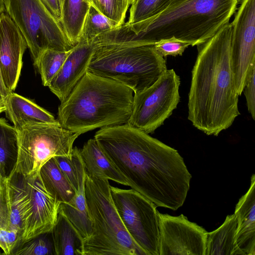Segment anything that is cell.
<instances>
[{
    "instance_id": "20",
    "label": "cell",
    "mask_w": 255,
    "mask_h": 255,
    "mask_svg": "<svg viewBox=\"0 0 255 255\" xmlns=\"http://www.w3.org/2000/svg\"><path fill=\"white\" fill-rule=\"evenodd\" d=\"M51 234L55 255H83V241L60 209Z\"/></svg>"
},
{
    "instance_id": "1",
    "label": "cell",
    "mask_w": 255,
    "mask_h": 255,
    "mask_svg": "<svg viewBox=\"0 0 255 255\" xmlns=\"http://www.w3.org/2000/svg\"><path fill=\"white\" fill-rule=\"evenodd\" d=\"M94 138L131 189L156 206L183 205L192 175L176 149L128 124L100 128Z\"/></svg>"
},
{
    "instance_id": "10",
    "label": "cell",
    "mask_w": 255,
    "mask_h": 255,
    "mask_svg": "<svg viewBox=\"0 0 255 255\" xmlns=\"http://www.w3.org/2000/svg\"><path fill=\"white\" fill-rule=\"evenodd\" d=\"M179 76L166 69L152 85L134 94L129 125L149 134L160 127L176 109L180 101Z\"/></svg>"
},
{
    "instance_id": "16",
    "label": "cell",
    "mask_w": 255,
    "mask_h": 255,
    "mask_svg": "<svg viewBox=\"0 0 255 255\" xmlns=\"http://www.w3.org/2000/svg\"><path fill=\"white\" fill-rule=\"evenodd\" d=\"M234 214L237 220L235 241L244 255H255V175L247 192L240 199Z\"/></svg>"
},
{
    "instance_id": "35",
    "label": "cell",
    "mask_w": 255,
    "mask_h": 255,
    "mask_svg": "<svg viewBox=\"0 0 255 255\" xmlns=\"http://www.w3.org/2000/svg\"><path fill=\"white\" fill-rule=\"evenodd\" d=\"M255 64L250 69L243 92L245 95L248 110L255 120Z\"/></svg>"
},
{
    "instance_id": "33",
    "label": "cell",
    "mask_w": 255,
    "mask_h": 255,
    "mask_svg": "<svg viewBox=\"0 0 255 255\" xmlns=\"http://www.w3.org/2000/svg\"><path fill=\"white\" fill-rule=\"evenodd\" d=\"M22 242V233L16 229L0 227V249L3 255H12Z\"/></svg>"
},
{
    "instance_id": "13",
    "label": "cell",
    "mask_w": 255,
    "mask_h": 255,
    "mask_svg": "<svg viewBox=\"0 0 255 255\" xmlns=\"http://www.w3.org/2000/svg\"><path fill=\"white\" fill-rule=\"evenodd\" d=\"M24 179L28 196L22 219V242L50 232L60 204L45 188L40 173Z\"/></svg>"
},
{
    "instance_id": "25",
    "label": "cell",
    "mask_w": 255,
    "mask_h": 255,
    "mask_svg": "<svg viewBox=\"0 0 255 255\" xmlns=\"http://www.w3.org/2000/svg\"><path fill=\"white\" fill-rule=\"evenodd\" d=\"M17 151V130L5 119L0 118V173L7 179L14 169Z\"/></svg>"
},
{
    "instance_id": "14",
    "label": "cell",
    "mask_w": 255,
    "mask_h": 255,
    "mask_svg": "<svg viewBox=\"0 0 255 255\" xmlns=\"http://www.w3.org/2000/svg\"><path fill=\"white\" fill-rule=\"evenodd\" d=\"M26 42L10 17L0 14V67L4 86L11 92L16 87Z\"/></svg>"
},
{
    "instance_id": "23",
    "label": "cell",
    "mask_w": 255,
    "mask_h": 255,
    "mask_svg": "<svg viewBox=\"0 0 255 255\" xmlns=\"http://www.w3.org/2000/svg\"><path fill=\"white\" fill-rule=\"evenodd\" d=\"M90 5L86 0H64L62 2L61 25L73 47L79 42Z\"/></svg>"
},
{
    "instance_id": "31",
    "label": "cell",
    "mask_w": 255,
    "mask_h": 255,
    "mask_svg": "<svg viewBox=\"0 0 255 255\" xmlns=\"http://www.w3.org/2000/svg\"><path fill=\"white\" fill-rule=\"evenodd\" d=\"M106 17L116 22L119 26L125 23L130 5L128 0H86Z\"/></svg>"
},
{
    "instance_id": "32",
    "label": "cell",
    "mask_w": 255,
    "mask_h": 255,
    "mask_svg": "<svg viewBox=\"0 0 255 255\" xmlns=\"http://www.w3.org/2000/svg\"><path fill=\"white\" fill-rule=\"evenodd\" d=\"M189 45V43L174 37L161 40L153 45L155 50L163 57L182 55Z\"/></svg>"
},
{
    "instance_id": "36",
    "label": "cell",
    "mask_w": 255,
    "mask_h": 255,
    "mask_svg": "<svg viewBox=\"0 0 255 255\" xmlns=\"http://www.w3.org/2000/svg\"><path fill=\"white\" fill-rule=\"evenodd\" d=\"M48 10L61 24L62 18L61 0H40Z\"/></svg>"
},
{
    "instance_id": "41",
    "label": "cell",
    "mask_w": 255,
    "mask_h": 255,
    "mask_svg": "<svg viewBox=\"0 0 255 255\" xmlns=\"http://www.w3.org/2000/svg\"><path fill=\"white\" fill-rule=\"evenodd\" d=\"M0 255H3V253H2V251L1 250V249H0Z\"/></svg>"
},
{
    "instance_id": "6",
    "label": "cell",
    "mask_w": 255,
    "mask_h": 255,
    "mask_svg": "<svg viewBox=\"0 0 255 255\" xmlns=\"http://www.w3.org/2000/svg\"><path fill=\"white\" fill-rule=\"evenodd\" d=\"M109 180L85 172L84 190L91 233L83 255H145L130 237L116 209Z\"/></svg>"
},
{
    "instance_id": "29",
    "label": "cell",
    "mask_w": 255,
    "mask_h": 255,
    "mask_svg": "<svg viewBox=\"0 0 255 255\" xmlns=\"http://www.w3.org/2000/svg\"><path fill=\"white\" fill-rule=\"evenodd\" d=\"M172 0H136L130 9L128 24L151 18L163 10Z\"/></svg>"
},
{
    "instance_id": "18",
    "label": "cell",
    "mask_w": 255,
    "mask_h": 255,
    "mask_svg": "<svg viewBox=\"0 0 255 255\" xmlns=\"http://www.w3.org/2000/svg\"><path fill=\"white\" fill-rule=\"evenodd\" d=\"M80 153L87 174L128 186L126 178L107 157L94 138L84 144Z\"/></svg>"
},
{
    "instance_id": "22",
    "label": "cell",
    "mask_w": 255,
    "mask_h": 255,
    "mask_svg": "<svg viewBox=\"0 0 255 255\" xmlns=\"http://www.w3.org/2000/svg\"><path fill=\"white\" fill-rule=\"evenodd\" d=\"M40 175L48 192L60 203L70 201L76 191L58 167L54 157L41 168Z\"/></svg>"
},
{
    "instance_id": "12",
    "label": "cell",
    "mask_w": 255,
    "mask_h": 255,
    "mask_svg": "<svg viewBox=\"0 0 255 255\" xmlns=\"http://www.w3.org/2000/svg\"><path fill=\"white\" fill-rule=\"evenodd\" d=\"M159 255H205L207 232L184 215L159 213Z\"/></svg>"
},
{
    "instance_id": "7",
    "label": "cell",
    "mask_w": 255,
    "mask_h": 255,
    "mask_svg": "<svg viewBox=\"0 0 255 255\" xmlns=\"http://www.w3.org/2000/svg\"><path fill=\"white\" fill-rule=\"evenodd\" d=\"M18 132V151L13 173L23 177L40 173L41 167L55 156H71L78 133L60 125L30 124Z\"/></svg>"
},
{
    "instance_id": "15",
    "label": "cell",
    "mask_w": 255,
    "mask_h": 255,
    "mask_svg": "<svg viewBox=\"0 0 255 255\" xmlns=\"http://www.w3.org/2000/svg\"><path fill=\"white\" fill-rule=\"evenodd\" d=\"M94 49L93 43L79 40L48 87L61 102L69 95L87 71Z\"/></svg>"
},
{
    "instance_id": "38",
    "label": "cell",
    "mask_w": 255,
    "mask_h": 255,
    "mask_svg": "<svg viewBox=\"0 0 255 255\" xmlns=\"http://www.w3.org/2000/svg\"><path fill=\"white\" fill-rule=\"evenodd\" d=\"M5 98L2 96L0 91V114L3 112H5Z\"/></svg>"
},
{
    "instance_id": "39",
    "label": "cell",
    "mask_w": 255,
    "mask_h": 255,
    "mask_svg": "<svg viewBox=\"0 0 255 255\" xmlns=\"http://www.w3.org/2000/svg\"><path fill=\"white\" fill-rule=\"evenodd\" d=\"M5 11L4 0H0V14Z\"/></svg>"
},
{
    "instance_id": "11",
    "label": "cell",
    "mask_w": 255,
    "mask_h": 255,
    "mask_svg": "<svg viewBox=\"0 0 255 255\" xmlns=\"http://www.w3.org/2000/svg\"><path fill=\"white\" fill-rule=\"evenodd\" d=\"M231 24V63L236 90L241 96L249 71L255 64V0H243Z\"/></svg>"
},
{
    "instance_id": "2",
    "label": "cell",
    "mask_w": 255,
    "mask_h": 255,
    "mask_svg": "<svg viewBox=\"0 0 255 255\" xmlns=\"http://www.w3.org/2000/svg\"><path fill=\"white\" fill-rule=\"evenodd\" d=\"M231 23L197 46L188 94V119L208 135L217 136L240 115L230 59Z\"/></svg>"
},
{
    "instance_id": "19",
    "label": "cell",
    "mask_w": 255,
    "mask_h": 255,
    "mask_svg": "<svg viewBox=\"0 0 255 255\" xmlns=\"http://www.w3.org/2000/svg\"><path fill=\"white\" fill-rule=\"evenodd\" d=\"M237 226L233 214L228 215L218 229L207 232L205 255H244L236 243Z\"/></svg>"
},
{
    "instance_id": "28",
    "label": "cell",
    "mask_w": 255,
    "mask_h": 255,
    "mask_svg": "<svg viewBox=\"0 0 255 255\" xmlns=\"http://www.w3.org/2000/svg\"><path fill=\"white\" fill-rule=\"evenodd\" d=\"M53 157L60 170L77 191L80 180L85 175L80 149L77 147H73L71 156H58Z\"/></svg>"
},
{
    "instance_id": "30",
    "label": "cell",
    "mask_w": 255,
    "mask_h": 255,
    "mask_svg": "<svg viewBox=\"0 0 255 255\" xmlns=\"http://www.w3.org/2000/svg\"><path fill=\"white\" fill-rule=\"evenodd\" d=\"M55 255L51 231L21 242L12 255Z\"/></svg>"
},
{
    "instance_id": "37",
    "label": "cell",
    "mask_w": 255,
    "mask_h": 255,
    "mask_svg": "<svg viewBox=\"0 0 255 255\" xmlns=\"http://www.w3.org/2000/svg\"><path fill=\"white\" fill-rule=\"evenodd\" d=\"M0 91L2 95V96L5 98L8 94H9L10 92H9L5 88L4 85L1 74L0 71Z\"/></svg>"
},
{
    "instance_id": "5",
    "label": "cell",
    "mask_w": 255,
    "mask_h": 255,
    "mask_svg": "<svg viewBox=\"0 0 255 255\" xmlns=\"http://www.w3.org/2000/svg\"><path fill=\"white\" fill-rule=\"evenodd\" d=\"M93 44L87 71L122 84L134 94L152 85L167 69L152 45Z\"/></svg>"
},
{
    "instance_id": "3",
    "label": "cell",
    "mask_w": 255,
    "mask_h": 255,
    "mask_svg": "<svg viewBox=\"0 0 255 255\" xmlns=\"http://www.w3.org/2000/svg\"><path fill=\"white\" fill-rule=\"evenodd\" d=\"M238 0H172L154 17L118 27L115 34L122 43L154 45L174 37L191 46L201 44L229 22Z\"/></svg>"
},
{
    "instance_id": "34",
    "label": "cell",
    "mask_w": 255,
    "mask_h": 255,
    "mask_svg": "<svg viewBox=\"0 0 255 255\" xmlns=\"http://www.w3.org/2000/svg\"><path fill=\"white\" fill-rule=\"evenodd\" d=\"M9 217L7 179L0 173V227L8 229Z\"/></svg>"
},
{
    "instance_id": "4",
    "label": "cell",
    "mask_w": 255,
    "mask_h": 255,
    "mask_svg": "<svg viewBox=\"0 0 255 255\" xmlns=\"http://www.w3.org/2000/svg\"><path fill=\"white\" fill-rule=\"evenodd\" d=\"M133 96L129 87L87 71L61 102L58 121L62 127L79 135L127 124Z\"/></svg>"
},
{
    "instance_id": "17",
    "label": "cell",
    "mask_w": 255,
    "mask_h": 255,
    "mask_svg": "<svg viewBox=\"0 0 255 255\" xmlns=\"http://www.w3.org/2000/svg\"><path fill=\"white\" fill-rule=\"evenodd\" d=\"M5 106L6 115L17 131L30 124L60 125L58 120L46 110L12 92L5 97Z\"/></svg>"
},
{
    "instance_id": "24",
    "label": "cell",
    "mask_w": 255,
    "mask_h": 255,
    "mask_svg": "<svg viewBox=\"0 0 255 255\" xmlns=\"http://www.w3.org/2000/svg\"><path fill=\"white\" fill-rule=\"evenodd\" d=\"M10 223L8 229H16L22 233V219L28 198L24 177L13 173L7 178Z\"/></svg>"
},
{
    "instance_id": "8",
    "label": "cell",
    "mask_w": 255,
    "mask_h": 255,
    "mask_svg": "<svg viewBox=\"0 0 255 255\" xmlns=\"http://www.w3.org/2000/svg\"><path fill=\"white\" fill-rule=\"evenodd\" d=\"M4 7L24 37L34 62L44 50L66 51L73 47L61 24L40 0H4Z\"/></svg>"
},
{
    "instance_id": "26",
    "label": "cell",
    "mask_w": 255,
    "mask_h": 255,
    "mask_svg": "<svg viewBox=\"0 0 255 255\" xmlns=\"http://www.w3.org/2000/svg\"><path fill=\"white\" fill-rule=\"evenodd\" d=\"M72 49L66 51L48 49L43 51L39 55L34 65L38 69L44 86L48 87Z\"/></svg>"
},
{
    "instance_id": "9",
    "label": "cell",
    "mask_w": 255,
    "mask_h": 255,
    "mask_svg": "<svg viewBox=\"0 0 255 255\" xmlns=\"http://www.w3.org/2000/svg\"><path fill=\"white\" fill-rule=\"evenodd\" d=\"M112 200L128 234L145 255H159V212L151 201L132 189L110 185Z\"/></svg>"
},
{
    "instance_id": "42",
    "label": "cell",
    "mask_w": 255,
    "mask_h": 255,
    "mask_svg": "<svg viewBox=\"0 0 255 255\" xmlns=\"http://www.w3.org/2000/svg\"><path fill=\"white\" fill-rule=\"evenodd\" d=\"M61 1H62V2H63V1H64V0H61Z\"/></svg>"
},
{
    "instance_id": "21",
    "label": "cell",
    "mask_w": 255,
    "mask_h": 255,
    "mask_svg": "<svg viewBox=\"0 0 255 255\" xmlns=\"http://www.w3.org/2000/svg\"><path fill=\"white\" fill-rule=\"evenodd\" d=\"M85 176L80 180L74 197L68 202L60 203L59 209L69 220L83 242L91 233V222L85 195Z\"/></svg>"
},
{
    "instance_id": "27",
    "label": "cell",
    "mask_w": 255,
    "mask_h": 255,
    "mask_svg": "<svg viewBox=\"0 0 255 255\" xmlns=\"http://www.w3.org/2000/svg\"><path fill=\"white\" fill-rule=\"evenodd\" d=\"M119 27L92 5H90L81 31L79 40L93 43L99 35Z\"/></svg>"
},
{
    "instance_id": "40",
    "label": "cell",
    "mask_w": 255,
    "mask_h": 255,
    "mask_svg": "<svg viewBox=\"0 0 255 255\" xmlns=\"http://www.w3.org/2000/svg\"><path fill=\"white\" fill-rule=\"evenodd\" d=\"M136 0H128L129 4H132Z\"/></svg>"
}]
</instances>
